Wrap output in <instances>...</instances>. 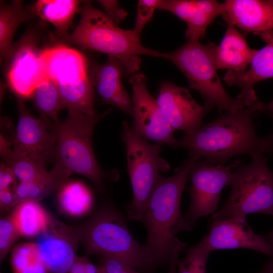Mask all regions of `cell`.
<instances>
[{
  "label": "cell",
  "mask_w": 273,
  "mask_h": 273,
  "mask_svg": "<svg viewBox=\"0 0 273 273\" xmlns=\"http://www.w3.org/2000/svg\"><path fill=\"white\" fill-rule=\"evenodd\" d=\"M162 58L177 67L187 78L189 88L197 90L205 104L226 112L245 107L242 100L232 98L225 90L217 73L208 43L187 40L173 51L162 53Z\"/></svg>",
  "instance_id": "7"
},
{
  "label": "cell",
  "mask_w": 273,
  "mask_h": 273,
  "mask_svg": "<svg viewBox=\"0 0 273 273\" xmlns=\"http://www.w3.org/2000/svg\"><path fill=\"white\" fill-rule=\"evenodd\" d=\"M264 104L259 100L235 112H226L194 131L184 134L176 148H185L189 155L203 158L213 164H225L240 155L253 158L269 153L266 136H258L253 117Z\"/></svg>",
  "instance_id": "1"
},
{
  "label": "cell",
  "mask_w": 273,
  "mask_h": 273,
  "mask_svg": "<svg viewBox=\"0 0 273 273\" xmlns=\"http://www.w3.org/2000/svg\"><path fill=\"white\" fill-rule=\"evenodd\" d=\"M258 273H273V269L264 264L262 269Z\"/></svg>",
  "instance_id": "42"
},
{
  "label": "cell",
  "mask_w": 273,
  "mask_h": 273,
  "mask_svg": "<svg viewBox=\"0 0 273 273\" xmlns=\"http://www.w3.org/2000/svg\"><path fill=\"white\" fill-rule=\"evenodd\" d=\"M36 16L24 7L20 0L13 1L8 4L3 1L0 3V55L1 62L7 61L10 56L13 46V39L18 27Z\"/></svg>",
  "instance_id": "23"
},
{
  "label": "cell",
  "mask_w": 273,
  "mask_h": 273,
  "mask_svg": "<svg viewBox=\"0 0 273 273\" xmlns=\"http://www.w3.org/2000/svg\"><path fill=\"white\" fill-rule=\"evenodd\" d=\"M160 0H139L136 21L134 28L135 32L141 35L147 23L152 19L154 12L158 8Z\"/></svg>",
  "instance_id": "32"
},
{
  "label": "cell",
  "mask_w": 273,
  "mask_h": 273,
  "mask_svg": "<svg viewBox=\"0 0 273 273\" xmlns=\"http://www.w3.org/2000/svg\"><path fill=\"white\" fill-rule=\"evenodd\" d=\"M49 273H68L77 257L80 243L74 227L52 215L47 228L35 238Z\"/></svg>",
  "instance_id": "14"
},
{
  "label": "cell",
  "mask_w": 273,
  "mask_h": 273,
  "mask_svg": "<svg viewBox=\"0 0 273 273\" xmlns=\"http://www.w3.org/2000/svg\"><path fill=\"white\" fill-rule=\"evenodd\" d=\"M122 126L121 138L126 147L127 170L133 194L127 215L131 220L142 221L160 172L168 171L170 165L160 157V144L148 143L125 121Z\"/></svg>",
  "instance_id": "8"
},
{
  "label": "cell",
  "mask_w": 273,
  "mask_h": 273,
  "mask_svg": "<svg viewBox=\"0 0 273 273\" xmlns=\"http://www.w3.org/2000/svg\"><path fill=\"white\" fill-rule=\"evenodd\" d=\"M37 37L27 31L13 46L7 60L8 84L19 99L31 98L36 86L47 77L41 64Z\"/></svg>",
  "instance_id": "12"
},
{
  "label": "cell",
  "mask_w": 273,
  "mask_h": 273,
  "mask_svg": "<svg viewBox=\"0 0 273 273\" xmlns=\"http://www.w3.org/2000/svg\"><path fill=\"white\" fill-rule=\"evenodd\" d=\"M129 81L132 91L133 128L145 139L176 148L174 131L149 92L146 76L138 72L131 75Z\"/></svg>",
  "instance_id": "10"
},
{
  "label": "cell",
  "mask_w": 273,
  "mask_h": 273,
  "mask_svg": "<svg viewBox=\"0 0 273 273\" xmlns=\"http://www.w3.org/2000/svg\"><path fill=\"white\" fill-rule=\"evenodd\" d=\"M187 243L175 238L172 248V255L169 261V266L167 273H177V265L178 256L185 248Z\"/></svg>",
  "instance_id": "37"
},
{
  "label": "cell",
  "mask_w": 273,
  "mask_h": 273,
  "mask_svg": "<svg viewBox=\"0 0 273 273\" xmlns=\"http://www.w3.org/2000/svg\"><path fill=\"white\" fill-rule=\"evenodd\" d=\"M11 263L14 273H49L36 243H20L13 249Z\"/></svg>",
  "instance_id": "27"
},
{
  "label": "cell",
  "mask_w": 273,
  "mask_h": 273,
  "mask_svg": "<svg viewBox=\"0 0 273 273\" xmlns=\"http://www.w3.org/2000/svg\"><path fill=\"white\" fill-rule=\"evenodd\" d=\"M16 205L14 190L6 189L0 190L1 211H9Z\"/></svg>",
  "instance_id": "38"
},
{
  "label": "cell",
  "mask_w": 273,
  "mask_h": 273,
  "mask_svg": "<svg viewBox=\"0 0 273 273\" xmlns=\"http://www.w3.org/2000/svg\"><path fill=\"white\" fill-rule=\"evenodd\" d=\"M39 58L46 77L57 85L75 84L90 79L86 58L73 48L56 45L40 51Z\"/></svg>",
  "instance_id": "17"
},
{
  "label": "cell",
  "mask_w": 273,
  "mask_h": 273,
  "mask_svg": "<svg viewBox=\"0 0 273 273\" xmlns=\"http://www.w3.org/2000/svg\"><path fill=\"white\" fill-rule=\"evenodd\" d=\"M241 162L238 160L228 165L213 164L201 158L193 164L188 173L191 204L184 214L193 226L199 218L215 213L222 189L230 186L233 172Z\"/></svg>",
  "instance_id": "9"
},
{
  "label": "cell",
  "mask_w": 273,
  "mask_h": 273,
  "mask_svg": "<svg viewBox=\"0 0 273 273\" xmlns=\"http://www.w3.org/2000/svg\"><path fill=\"white\" fill-rule=\"evenodd\" d=\"M263 236L271 250L270 258L265 264L273 269V230Z\"/></svg>",
  "instance_id": "39"
},
{
  "label": "cell",
  "mask_w": 273,
  "mask_h": 273,
  "mask_svg": "<svg viewBox=\"0 0 273 273\" xmlns=\"http://www.w3.org/2000/svg\"><path fill=\"white\" fill-rule=\"evenodd\" d=\"M249 68L244 71L227 70L222 80L229 86L240 89L237 98L245 107L258 100L254 86L258 82L273 78V38L259 50H257Z\"/></svg>",
  "instance_id": "20"
},
{
  "label": "cell",
  "mask_w": 273,
  "mask_h": 273,
  "mask_svg": "<svg viewBox=\"0 0 273 273\" xmlns=\"http://www.w3.org/2000/svg\"><path fill=\"white\" fill-rule=\"evenodd\" d=\"M68 273H100L98 266H95L86 255L76 258Z\"/></svg>",
  "instance_id": "36"
},
{
  "label": "cell",
  "mask_w": 273,
  "mask_h": 273,
  "mask_svg": "<svg viewBox=\"0 0 273 273\" xmlns=\"http://www.w3.org/2000/svg\"><path fill=\"white\" fill-rule=\"evenodd\" d=\"M18 120L14 140L13 151L25 156L46 169L54 161L56 138L51 125L34 117L22 99L17 101Z\"/></svg>",
  "instance_id": "11"
},
{
  "label": "cell",
  "mask_w": 273,
  "mask_h": 273,
  "mask_svg": "<svg viewBox=\"0 0 273 273\" xmlns=\"http://www.w3.org/2000/svg\"><path fill=\"white\" fill-rule=\"evenodd\" d=\"M79 13L81 18L78 24L63 37L67 41L117 58L131 75L140 70V55L162 58V53L143 46L140 35L133 29L119 27L106 14L95 8L91 1H83Z\"/></svg>",
  "instance_id": "4"
},
{
  "label": "cell",
  "mask_w": 273,
  "mask_h": 273,
  "mask_svg": "<svg viewBox=\"0 0 273 273\" xmlns=\"http://www.w3.org/2000/svg\"><path fill=\"white\" fill-rule=\"evenodd\" d=\"M101 257L97 266L100 273H142L117 258L110 256Z\"/></svg>",
  "instance_id": "33"
},
{
  "label": "cell",
  "mask_w": 273,
  "mask_h": 273,
  "mask_svg": "<svg viewBox=\"0 0 273 273\" xmlns=\"http://www.w3.org/2000/svg\"><path fill=\"white\" fill-rule=\"evenodd\" d=\"M156 100L172 129L182 130L184 134L200 126L204 118L213 108L197 103L192 97L189 88L168 81L160 84Z\"/></svg>",
  "instance_id": "13"
},
{
  "label": "cell",
  "mask_w": 273,
  "mask_h": 273,
  "mask_svg": "<svg viewBox=\"0 0 273 273\" xmlns=\"http://www.w3.org/2000/svg\"><path fill=\"white\" fill-rule=\"evenodd\" d=\"M68 110L63 122L51 126L56 138L54 165L49 171L54 188L58 190L70 175L79 174L89 179L100 191L106 175L96 158L92 138L96 124L109 111L90 116Z\"/></svg>",
  "instance_id": "3"
},
{
  "label": "cell",
  "mask_w": 273,
  "mask_h": 273,
  "mask_svg": "<svg viewBox=\"0 0 273 273\" xmlns=\"http://www.w3.org/2000/svg\"><path fill=\"white\" fill-rule=\"evenodd\" d=\"M272 118L273 119V118ZM266 136L268 141L269 148V153L273 154V132Z\"/></svg>",
  "instance_id": "41"
},
{
  "label": "cell",
  "mask_w": 273,
  "mask_h": 273,
  "mask_svg": "<svg viewBox=\"0 0 273 273\" xmlns=\"http://www.w3.org/2000/svg\"><path fill=\"white\" fill-rule=\"evenodd\" d=\"M74 228L88 254L117 258L142 273L151 272L157 266L149 247L135 239L125 218L113 206L101 208Z\"/></svg>",
  "instance_id": "5"
},
{
  "label": "cell",
  "mask_w": 273,
  "mask_h": 273,
  "mask_svg": "<svg viewBox=\"0 0 273 273\" xmlns=\"http://www.w3.org/2000/svg\"><path fill=\"white\" fill-rule=\"evenodd\" d=\"M21 237L35 238L48 226L52 215L38 202L27 201L20 203L10 214Z\"/></svg>",
  "instance_id": "24"
},
{
  "label": "cell",
  "mask_w": 273,
  "mask_h": 273,
  "mask_svg": "<svg viewBox=\"0 0 273 273\" xmlns=\"http://www.w3.org/2000/svg\"><path fill=\"white\" fill-rule=\"evenodd\" d=\"M222 16L243 31L259 36L266 43L273 38V0H226Z\"/></svg>",
  "instance_id": "16"
},
{
  "label": "cell",
  "mask_w": 273,
  "mask_h": 273,
  "mask_svg": "<svg viewBox=\"0 0 273 273\" xmlns=\"http://www.w3.org/2000/svg\"><path fill=\"white\" fill-rule=\"evenodd\" d=\"M210 253L198 243L187 249L182 260H178L177 273H206V265Z\"/></svg>",
  "instance_id": "30"
},
{
  "label": "cell",
  "mask_w": 273,
  "mask_h": 273,
  "mask_svg": "<svg viewBox=\"0 0 273 273\" xmlns=\"http://www.w3.org/2000/svg\"><path fill=\"white\" fill-rule=\"evenodd\" d=\"M219 45L208 42L217 70L244 71L247 69L257 50L251 48L246 36L231 23Z\"/></svg>",
  "instance_id": "21"
},
{
  "label": "cell",
  "mask_w": 273,
  "mask_h": 273,
  "mask_svg": "<svg viewBox=\"0 0 273 273\" xmlns=\"http://www.w3.org/2000/svg\"><path fill=\"white\" fill-rule=\"evenodd\" d=\"M13 170L20 181H32L50 178L49 171L29 158L13 150L2 158Z\"/></svg>",
  "instance_id": "28"
},
{
  "label": "cell",
  "mask_w": 273,
  "mask_h": 273,
  "mask_svg": "<svg viewBox=\"0 0 273 273\" xmlns=\"http://www.w3.org/2000/svg\"><path fill=\"white\" fill-rule=\"evenodd\" d=\"M189 155L185 164L174 175L159 176L144 214L142 222L147 230L146 244L157 266L169 263L176 235L189 232L193 227L181 213L180 200L189 170L201 158Z\"/></svg>",
  "instance_id": "2"
},
{
  "label": "cell",
  "mask_w": 273,
  "mask_h": 273,
  "mask_svg": "<svg viewBox=\"0 0 273 273\" xmlns=\"http://www.w3.org/2000/svg\"><path fill=\"white\" fill-rule=\"evenodd\" d=\"M105 9L107 16L116 25L122 21L127 15L126 11L120 8L117 1H98Z\"/></svg>",
  "instance_id": "34"
},
{
  "label": "cell",
  "mask_w": 273,
  "mask_h": 273,
  "mask_svg": "<svg viewBox=\"0 0 273 273\" xmlns=\"http://www.w3.org/2000/svg\"><path fill=\"white\" fill-rule=\"evenodd\" d=\"M10 215L0 220V262L3 263L15 242L21 237Z\"/></svg>",
  "instance_id": "31"
},
{
  "label": "cell",
  "mask_w": 273,
  "mask_h": 273,
  "mask_svg": "<svg viewBox=\"0 0 273 273\" xmlns=\"http://www.w3.org/2000/svg\"><path fill=\"white\" fill-rule=\"evenodd\" d=\"M158 9L168 11L185 21L189 41H200L208 27L225 12L223 3L215 0H160Z\"/></svg>",
  "instance_id": "18"
},
{
  "label": "cell",
  "mask_w": 273,
  "mask_h": 273,
  "mask_svg": "<svg viewBox=\"0 0 273 273\" xmlns=\"http://www.w3.org/2000/svg\"><path fill=\"white\" fill-rule=\"evenodd\" d=\"M18 179L12 168L2 162L0 166V190H14L18 184Z\"/></svg>",
  "instance_id": "35"
},
{
  "label": "cell",
  "mask_w": 273,
  "mask_h": 273,
  "mask_svg": "<svg viewBox=\"0 0 273 273\" xmlns=\"http://www.w3.org/2000/svg\"><path fill=\"white\" fill-rule=\"evenodd\" d=\"M198 244L210 253L219 250L246 248L271 254L264 236L255 233L246 219L210 221L207 233Z\"/></svg>",
  "instance_id": "15"
},
{
  "label": "cell",
  "mask_w": 273,
  "mask_h": 273,
  "mask_svg": "<svg viewBox=\"0 0 273 273\" xmlns=\"http://www.w3.org/2000/svg\"><path fill=\"white\" fill-rule=\"evenodd\" d=\"M124 66L117 58L108 56L103 64H94L89 77L100 99L105 103L113 105L132 116V100L121 82Z\"/></svg>",
  "instance_id": "19"
},
{
  "label": "cell",
  "mask_w": 273,
  "mask_h": 273,
  "mask_svg": "<svg viewBox=\"0 0 273 273\" xmlns=\"http://www.w3.org/2000/svg\"><path fill=\"white\" fill-rule=\"evenodd\" d=\"M55 191L50 178L28 182L19 181L14 192L17 205L27 201L39 202Z\"/></svg>",
  "instance_id": "29"
},
{
  "label": "cell",
  "mask_w": 273,
  "mask_h": 273,
  "mask_svg": "<svg viewBox=\"0 0 273 273\" xmlns=\"http://www.w3.org/2000/svg\"><path fill=\"white\" fill-rule=\"evenodd\" d=\"M260 113H264L273 118V100L267 105H264Z\"/></svg>",
  "instance_id": "40"
},
{
  "label": "cell",
  "mask_w": 273,
  "mask_h": 273,
  "mask_svg": "<svg viewBox=\"0 0 273 273\" xmlns=\"http://www.w3.org/2000/svg\"><path fill=\"white\" fill-rule=\"evenodd\" d=\"M81 1L77 0H38L28 7L30 11L41 20L52 23L58 34L63 37L75 14L79 12Z\"/></svg>",
  "instance_id": "22"
},
{
  "label": "cell",
  "mask_w": 273,
  "mask_h": 273,
  "mask_svg": "<svg viewBox=\"0 0 273 273\" xmlns=\"http://www.w3.org/2000/svg\"><path fill=\"white\" fill-rule=\"evenodd\" d=\"M241 163L233 172L230 195L222 208L212 214L210 221L246 219L252 213L273 216V171L264 155Z\"/></svg>",
  "instance_id": "6"
},
{
  "label": "cell",
  "mask_w": 273,
  "mask_h": 273,
  "mask_svg": "<svg viewBox=\"0 0 273 273\" xmlns=\"http://www.w3.org/2000/svg\"><path fill=\"white\" fill-rule=\"evenodd\" d=\"M59 206L65 214L79 217L87 214L93 205L89 189L82 182L67 181L58 190Z\"/></svg>",
  "instance_id": "25"
},
{
  "label": "cell",
  "mask_w": 273,
  "mask_h": 273,
  "mask_svg": "<svg viewBox=\"0 0 273 273\" xmlns=\"http://www.w3.org/2000/svg\"><path fill=\"white\" fill-rule=\"evenodd\" d=\"M31 98L43 120L55 124L61 122L59 113L64 106L58 86L53 80L48 78L43 80L35 88Z\"/></svg>",
  "instance_id": "26"
}]
</instances>
